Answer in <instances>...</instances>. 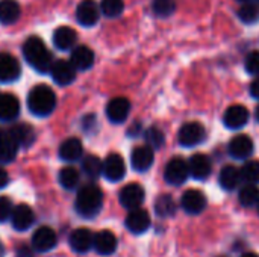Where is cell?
<instances>
[{
    "label": "cell",
    "mask_w": 259,
    "mask_h": 257,
    "mask_svg": "<svg viewBox=\"0 0 259 257\" xmlns=\"http://www.w3.org/2000/svg\"><path fill=\"white\" fill-rule=\"evenodd\" d=\"M153 158H155L153 148L150 145H141L132 151L131 162H132V167L135 171L144 173L153 165Z\"/></svg>",
    "instance_id": "cell-19"
},
{
    "label": "cell",
    "mask_w": 259,
    "mask_h": 257,
    "mask_svg": "<svg viewBox=\"0 0 259 257\" xmlns=\"http://www.w3.org/2000/svg\"><path fill=\"white\" fill-rule=\"evenodd\" d=\"M255 115H256V120H258V121H259V106H258V108H256V114H255Z\"/></svg>",
    "instance_id": "cell-46"
},
{
    "label": "cell",
    "mask_w": 259,
    "mask_h": 257,
    "mask_svg": "<svg viewBox=\"0 0 259 257\" xmlns=\"http://www.w3.org/2000/svg\"><path fill=\"white\" fill-rule=\"evenodd\" d=\"M241 177L247 183H259V161H249L241 168Z\"/></svg>",
    "instance_id": "cell-35"
},
{
    "label": "cell",
    "mask_w": 259,
    "mask_h": 257,
    "mask_svg": "<svg viewBox=\"0 0 259 257\" xmlns=\"http://www.w3.org/2000/svg\"><path fill=\"white\" fill-rule=\"evenodd\" d=\"M20 62L9 53H0V82H14L20 77Z\"/></svg>",
    "instance_id": "cell-15"
},
{
    "label": "cell",
    "mask_w": 259,
    "mask_h": 257,
    "mask_svg": "<svg viewBox=\"0 0 259 257\" xmlns=\"http://www.w3.org/2000/svg\"><path fill=\"white\" fill-rule=\"evenodd\" d=\"M8 135L18 144V147H29L35 141V132L29 124H15L8 130Z\"/></svg>",
    "instance_id": "cell-26"
},
{
    "label": "cell",
    "mask_w": 259,
    "mask_h": 257,
    "mask_svg": "<svg viewBox=\"0 0 259 257\" xmlns=\"http://www.w3.org/2000/svg\"><path fill=\"white\" fill-rule=\"evenodd\" d=\"M56 244H58V236H56L55 230L47 226L36 229L32 236V247L38 253L50 251L56 247Z\"/></svg>",
    "instance_id": "cell-6"
},
{
    "label": "cell",
    "mask_w": 259,
    "mask_h": 257,
    "mask_svg": "<svg viewBox=\"0 0 259 257\" xmlns=\"http://www.w3.org/2000/svg\"><path fill=\"white\" fill-rule=\"evenodd\" d=\"M99 17H100V8L94 0H82L79 3L76 9V18L82 26L85 27L94 26L99 21Z\"/></svg>",
    "instance_id": "cell-10"
},
{
    "label": "cell",
    "mask_w": 259,
    "mask_h": 257,
    "mask_svg": "<svg viewBox=\"0 0 259 257\" xmlns=\"http://www.w3.org/2000/svg\"><path fill=\"white\" fill-rule=\"evenodd\" d=\"M82 170L90 179H97L103 173V164L97 156L88 155L82 161Z\"/></svg>",
    "instance_id": "cell-31"
},
{
    "label": "cell",
    "mask_w": 259,
    "mask_h": 257,
    "mask_svg": "<svg viewBox=\"0 0 259 257\" xmlns=\"http://www.w3.org/2000/svg\"><path fill=\"white\" fill-rule=\"evenodd\" d=\"M17 256L18 257H35L33 254V250H29L27 247H20L18 251H17Z\"/></svg>",
    "instance_id": "cell-41"
},
{
    "label": "cell",
    "mask_w": 259,
    "mask_h": 257,
    "mask_svg": "<svg viewBox=\"0 0 259 257\" xmlns=\"http://www.w3.org/2000/svg\"><path fill=\"white\" fill-rule=\"evenodd\" d=\"M250 94H252V97H255V98L259 100V79L252 82V85H250Z\"/></svg>",
    "instance_id": "cell-42"
},
{
    "label": "cell",
    "mask_w": 259,
    "mask_h": 257,
    "mask_svg": "<svg viewBox=\"0 0 259 257\" xmlns=\"http://www.w3.org/2000/svg\"><path fill=\"white\" fill-rule=\"evenodd\" d=\"M129 111H131L129 100L124 97H115L106 106V117L109 118L111 123L120 124L126 121V118L129 117Z\"/></svg>",
    "instance_id": "cell-11"
},
{
    "label": "cell",
    "mask_w": 259,
    "mask_h": 257,
    "mask_svg": "<svg viewBox=\"0 0 259 257\" xmlns=\"http://www.w3.org/2000/svg\"><path fill=\"white\" fill-rule=\"evenodd\" d=\"M249 121V111L243 105H234L228 108L223 115V123L228 129H241Z\"/></svg>",
    "instance_id": "cell-13"
},
{
    "label": "cell",
    "mask_w": 259,
    "mask_h": 257,
    "mask_svg": "<svg viewBox=\"0 0 259 257\" xmlns=\"http://www.w3.org/2000/svg\"><path fill=\"white\" fill-rule=\"evenodd\" d=\"M0 136H2V132H0Z\"/></svg>",
    "instance_id": "cell-49"
},
{
    "label": "cell",
    "mask_w": 259,
    "mask_h": 257,
    "mask_svg": "<svg viewBox=\"0 0 259 257\" xmlns=\"http://www.w3.org/2000/svg\"><path fill=\"white\" fill-rule=\"evenodd\" d=\"M56 106V95L47 85H36L27 95V108L36 117H47Z\"/></svg>",
    "instance_id": "cell-3"
},
{
    "label": "cell",
    "mask_w": 259,
    "mask_h": 257,
    "mask_svg": "<svg viewBox=\"0 0 259 257\" xmlns=\"http://www.w3.org/2000/svg\"><path fill=\"white\" fill-rule=\"evenodd\" d=\"M20 17V6L15 0H0V23L12 24Z\"/></svg>",
    "instance_id": "cell-28"
},
{
    "label": "cell",
    "mask_w": 259,
    "mask_h": 257,
    "mask_svg": "<svg viewBox=\"0 0 259 257\" xmlns=\"http://www.w3.org/2000/svg\"><path fill=\"white\" fill-rule=\"evenodd\" d=\"M17 150H18V144L9 135L2 133V136H0V164L12 162L17 156Z\"/></svg>",
    "instance_id": "cell-29"
},
{
    "label": "cell",
    "mask_w": 259,
    "mask_h": 257,
    "mask_svg": "<svg viewBox=\"0 0 259 257\" xmlns=\"http://www.w3.org/2000/svg\"><path fill=\"white\" fill-rule=\"evenodd\" d=\"M20 114V101L12 94H2L0 95V120L2 121H12Z\"/></svg>",
    "instance_id": "cell-22"
},
{
    "label": "cell",
    "mask_w": 259,
    "mask_h": 257,
    "mask_svg": "<svg viewBox=\"0 0 259 257\" xmlns=\"http://www.w3.org/2000/svg\"><path fill=\"white\" fill-rule=\"evenodd\" d=\"M12 203L8 197H0V223H5L12 215Z\"/></svg>",
    "instance_id": "cell-39"
},
{
    "label": "cell",
    "mask_w": 259,
    "mask_h": 257,
    "mask_svg": "<svg viewBox=\"0 0 259 257\" xmlns=\"http://www.w3.org/2000/svg\"><path fill=\"white\" fill-rule=\"evenodd\" d=\"M144 197H146V194H144V189H143L141 185L129 183L120 191L118 198H120V203H121L123 208L132 211V209H137V208H140L143 204Z\"/></svg>",
    "instance_id": "cell-7"
},
{
    "label": "cell",
    "mask_w": 259,
    "mask_h": 257,
    "mask_svg": "<svg viewBox=\"0 0 259 257\" xmlns=\"http://www.w3.org/2000/svg\"><path fill=\"white\" fill-rule=\"evenodd\" d=\"M258 2H259V0H258Z\"/></svg>",
    "instance_id": "cell-50"
},
{
    "label": "cell",
    "mask_w": 259,
    "mask_h": 257,
    "mask_svg": "<svg viewBox=\"0 0 259 257\" xmlns=\"http://www.w3.org/2000/svg\"><path fill=\"white\" fill-rule=\"evenodd\" d=\"M124 174H126V165L123 158L117 153L109 155L103 162V176L109 182H118L124 177Z\"/></svg>",
    "instance_id": "cell-12"
},
{
    "label": "cell",
    "mask_w": 259,
    "mask_h": 257,
    "mask_svg": "<svg viewBox=\"0 0 259 257\" xmlns=\"http://www.w3.org/2000/svg\"><path fill=\"white\" fill-rule=\"evenodd\" d=\"M155 212L159 217H162V218L173 217L176 214V203H175L173 197L168 195V194L158 197L156 198V203H155Z\"/></svg>",
    "instance_id": "cell-30"
},
{
    "label": "cell",
    "mask_w": 259,
    "mask_h": 257,
    "mask_svg": "<svg viewBox=\"0 0 259 257\" xmlns=\"http://www.w3.org/2000/svg\"><path fill=\"white\" fill-rule=\"evenodd\" d=\"M258 212H259V203H258Z\"/></svg>",
    "instance_id": "cell-48"
},
{
    "label": "cell",
    "mask_w": 259,
    "mask_h": 257,
    "mask_svg": "<svg viewBox=\"0 0 259 257\" xmlns=\"http://www.w3.org/2000/svg\"><path fill=\"white\" fill-rule=\"evenodd\" d=\"M188 168H190V174L196 180H205L212 171V164L206 155L199 153V155L191 156V159L188 162Z\"/></svg>",
    "instance_id": "cell-20"
},
{
    "label": "cell",
    "mask_w": 259,
    "mask_h": 257,
    "mask_svg": "<svg viewBox=\"0 0 259 257\" xmlns=\"http://www.w3.org/2000/svg\"><path fill=\"white\" fill-rule=\"evenodd\" d=\"M68 244L76 253H87L94 247V235L88 229H77L71 232Z\"/></svg>",
    "instance_id": "cell-18"
},
{
    "label": "cell",
    "mask_w": 259,
    "mask_h": 257,
    "mask_svg": "<svg viewBox=\"0 0 259 257\" xmlns=\"http://www.w3.org/2000/svg\"><path fill=\"white\" fill-rule=\"evenodd\" d=\"M241 257H259L256 253H244Z\"/></svg>",
    "instance_id": "cell-44"
},
{
    "label": "cell",
    "mask_w": 259,
    "mask_h": 257,
    "mask_svg": "<svg viewBox=\"0 0 259 257\" xmlns=\"http://www.w3.org/2000/svg\"><path fill=\"white\" fill-rule=\"evenodd\" d=\"M175 0H153V11L158 17H168L175 12Z\"/></svg>",
    "instance_id": "cell-37"
},
{
    "label": "cell",
    "mask_w": 259,
    "mask_h": 257,
    "mask_svg": "<svg viewBox=\"0 0 259 257\" xmlns=\"http://www.w3.org/2000/svg\"><path fill=\"white\" fill-rule=\"evenodd\" d=\"M182 209L190 215H199L206 208V197L199 189H188L184 192L181 200Z\"/></svg>",
    "instance_id": "cell-8"
},
{
    "label": "cell",
    "mask_w": 259,
    "mask_h": 257,
    "mask_svg": "<svg viewBox=\"0 0 259 257\" xmlns=\"http://www.w3.org/2000/svg\"><path fill=\"white\" fill-rule=\"evenodd\" d=\"M241 170H238L234 165H226L220 171V185L226 191H234L241 183Z\"/></svg>",
    "instance_id": "cell-27"
},
{
    "label": "cell",
    "mask_w": 259,
    "mask_h": 257,
    "mask_svg": "<svg viewBox=\"0 0 259 257\" xmlns=\"http://www.w3.org/2000/svg\"><path fill=\"white\" fill-rule=\"evenodd\" d=\"M146 141H147V144H149L152 148H159V147L164 145L165 136H164V133H162L158 127H150V129L146 132Z\"/></svg>",
    "instance_id": "cell-38"
},
{
    "label": "cell",
    "mask_w": 259,
    "mask_h": 257,
    "mask_svg": "<svg viewBox=\"0 0 259 257\" xmlns=\"http://www.w3.org/2000/svg\"><path fill=\"white\" fill-rule=\"evenodd\" d=\"M238 200H240V203H241L244 208L256 206L259 203V188L256 185H253V183H247V185L240 191Z\"/></svg>",
    "instance_id": "cell-32"
},
{
    "label": "cell",
    "mask_w": 259,
    "mask_h": 257,
    "mask_svg": "<svg viewBox=\"0 0 259 257\" xmlns=\"http://www.w3.org/2000/svg\"><path fill=\"white\" fill-rule=\"evenodd\" d=\"M70 62L76 70H88L94 64V53L87 45H79L71 52Z\"/></svg>",
    "instance_id": "cell-23"
},
{
    "label": "cell",
    "mask_w": 259,
    "mask_h": 257,
    "mask_svg": "<svg viewBox=\"0 0 259 257\" xmlns=\"http://www.w3.org/2000/svg\"><path fill=\"white\" fill-rule=\"evenodd\" d=\"M124 9L123 0H102L100 3V11L106 17H118Z\"/></svg>",
    "instance_id": "cell-36"
},
{
    "label": "cell",
    "mask_w": 259,
    "mask_h": 257,
    "mask_svg": "<svg viewBox=\"0 0 259 257\" xmlns=\"http://www.w3.org/2000/svg\"><path fill=\"white\" fill-rule=\"evenodd\" d=\"M3 254H5V248H3V244L0 242V257H3Z\"/></svg>",
    "instance_id": "cell-45"
},
{
    "label": "cell",
    "mask_w": 259,
    "mask_h": 257,
    "mask_svg": "<svg viewBox=\"0 0 259 257\" xmlns=\"http://www.w3.org/2000/svg\"><path fill=\"white\" fill-rule=\"evenodd\" d=\"M8 182H9L8 173L0 167V189H2V188H5V186L8 185Z\"/></svg>",
    "instance_id": "cell-43"
},
{
    "label": "cell",
    "mask_w": 259,
    "mask_h": 257,
    "mask_svg": "<svg viewBox=\"0 0 259 257\" xmlns=\"http://www.w3.org/2000/svg\"><path fill=\"white\" fill-rule=\"evenodd\" d=\"M253 153V141L247 135H237L229 142V155L234 159H247Z\"/></svg>",
    "instance_id": "cell-16"
},
{
    "label": "cell",
    "mask_w": 259,
    "mask_h": 257,
    "mask_svg": "<svg viewBox=\"0 0 259 257\" xmlns=\"http://www.w3.org/2000/svg\"><path fill=\"white\" fill-rule=\"evenodd\" d=\"M188 176H190V168H188V164L182 158H173L167 164L165 171H164L165 182L170 185H175V186L185 183Z\"/></svg>",
    "instance_id": "cell-4"
},
{
    "label": "cell",
    "mask_w": 259,
    "mask_h": 257,
    "mask_svg": "<svg viewBox=\"0 0 259 257\" xmlns=\"http://www.w3.org/2000/svg\"><path fill=\"white\" fill-rule=\"evenodd\" d=\"M240 2H244L246 3V2H250V0H240Z\"/></svg>",
    "instance_id": "cell-47"
},
{
    "label": "cell",
    "mask_w": 259,
    "mask_h": 257,
    "mask_svg": "<svg viewBox=\"0 0 259 257\" xmlns=\"http://www.w3.org/2000/svg\"><path fill=\"white\" fill-rule=\"evenodd\" d=\"M79 171L73 167H65L59 171V183L65 189H74L79 185Z\"/></svg>",
    "instance_id": "cell-33"
},
{
    "label": "cell",
    "mask_w": 259,
    "mask_h": 257,
    "mask_svg": "<svg viewBox=\"0 0 259 257\" xmlns=\"http://www.w3.org/2000/svg\"><path fill=\"white\" fill-rule=\"evenodd\" d=\"M103 204V194L96 185H85L79 189L74 208L77 214L83 218H94Z\"/></svg>",
    "instance_id": "cell-2"
},
{
    "label": "cell",
    "mask_w": 259,
    "mask_h": 257,
    "mask_svg": "<svg viewBox=\"0 0 259 257\" xmlns=\"http://www.w3.org/2000/svg\"><path fill=\"white\" fill-rule=\"evenodd\" d=\"M126 227L134 235H141L150 227V217L144 209H132L126 217Z\"/></svg>",
    "instance_id": "cell-14"
},
{
    "label": "cell",
    "mask_w": 259,
    "mask_h": 257,
    "mask_svg": "<svg viewBox=\"0 0 259 257\" xmlns=\"http://www.w3.org/2000/svg\"><path fill=\"white\" fill-rule=\"evenodd\" d=\"M23 56L26 62L41 74H46L52 70L53 55L46 47V44L38 36H29L23 44Z\"/></svg>",
    "instance_id": "cell-1"
},
{
    "label": "cell",
    "mask_w": 259,
    "mask_h": 257,
    "mask_svg": "<svg viewBox=\"0 0 259 257\" xmlns=\"http://www.w3.org/2000/svg\"><path fill=\"white\" fill-rule=\"evenodd\" d=\"M238 17L243 23L246 24H252V23H256L259 20V6L256 3H252V2H246L240 11H238Z\"/></svg>",
    "instance_id": "cell-34"
},
{
    "label": "cell",
    "mask_w": 259,
    "mask_h": 257,
    "mask_svg": "<svg viewBox=\"0 0 259 257\" xmlns=\"http://www.w3.org/2000/svg\"><path fill=\"white\" fill-rule=\"evenodd\" d=\"M76 39H77L76 30L68 26H62L56 29L53 33V44L59 50H70L76 44Z\"/></svg>",
    "instance_id": "cell-25"
},
{
    "label": "cell",
    "mask_w": 259,
    "mask_h": 257,
    "mask_svg": "<svg viewBox=\"0 0 259 257\" xmlns=\"http://www.w3.org/2000/svg\"><path fill=\"white\" fill-rule=\"evenodd\" d=\"M82 155H83V147L77 138H68L59 147V156L62 161L74 162V161L80 159Z\"/></svg>",
    "instance_id": "cell-24"
},
{
    "label": "cell",
    "mask_w": 259,
    "mask_h": 257,
    "mask_svg": "<svg viewBox=\"0 0 259 257\" xmlns=\"http://www.w3.org/2000/svg\"><path fill=\"white\" fill-rule=\"evenodd\" d=\"M94 248L102 256H109L117 250V238L109 230H102L94 235Z\"/></svg>",
    "instance_id": "cell-21"
},
{
    "label": "cell",
    "mask_w": 259,
    "mask_h": 257,
    "mask_svg": "<svg viewBox=\"0 0 259 257\" xmlns=\"http://www.w3.org/2000/svg\"><path fill=\"white\" fill-rule=\"evenodd\" d=\"M33 221H35V214L27 204H18L17 208H14L11 215V223L15 230L24 232L33 224Z\"/></svg>",
    "instance_id": "cell-17"
},
{
    "label": "cell",
    "mask_w": 259,
    "mask_h": 257,
    "mask_svg": "<svg viewBox=\"0 0 259 257\" xmlns=\"http://www.w3.org/2000/svg\"><path fill=\"white\" fill-rule=\"evenodd\" d=\"M246 70L250 74H259V52H252L246 58Z\"/></svg>",
    "instance_id": "cell-40"
},
{
    "label": "cell",
    "mask_w": 259,
    "mask_h": 257,
    "mask_svg": "<svg viewBox=\"0 0 259 257\" xmlns=\"http://www.w3.org/2000/svg\"><path fill=\"white\" fill-rule=\"evenodd\" d=\"M179 142L184 147H194L200 142L205 141L206 138V130L200 123L191 121V123H185L181 130H179Z\"/></svg>",
    "instance_id": "cell-5"
},
{
    "label": "cell",
    "mask_w": 259,
    "mask_h": 257,
    "mask_svg": "<svg viewBox=\"0 0 259 257\" xmlns=\"http://www.w3.org/2000/svg\"><path fill=\"white\" fill-rule=\"evenodd\" d=\"M50 74H52L55 83H58L61 86H67V85L74 82V79H76V68L73 67L71 62L59 59V61L53 62Z\"/></svg>",
    "instance_id": "cell-9"
}]
</instances>
